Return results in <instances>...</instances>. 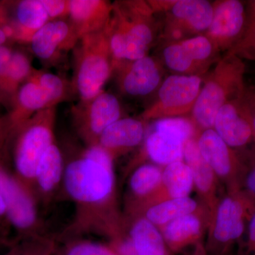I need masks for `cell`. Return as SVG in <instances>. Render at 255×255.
Segmentation results:
<instances>
[{
    "mask_svg": "<svg viewBox=\"0 0 255 255\" xmlns=\"http://www.w3.org/2000/svg\"><path fill=\"white\" fill-rule=\"evenodd\" d=\"M245 97L251 109L255 130V87H246Z\"/></svg>",
    "mask_w": 255,
    "mask_h": 255,
    "instance_id": "60d3db41",
    "label": "cell"
},
{
    "mask_svg": "<svg viewBox=\"0 0 255 255\" xmlns=\"http://www.w3.org/2000/svg\"><path fill=\"white\" fill-rule=\"evenodd\" d=\"M162 37L167 43L204 34L213 17V4L206 0H175L164 13Z\"/></svg>",
    "mask_w": 255,
    "mask_h": 255,
    "instance_id": "ba28073f",
    "label": "cell"
},
{
    "mask_svg": "<svg viewBox=\"0 0 255 255\" xmlns=\"http://www.w3.org/2000/svg\"><path fill=\"white\" fill-rule=\"evenodd\" d=\"M219 53L209 38L201 34L167 43L162 56L166 66L179 75L201 77Z\"/></svg>",
    "mask_w": 255,
    "mask_h": 255,
    "instance_id": "9c48e42d",
    "label": "cell"
},
{
    "mask_svg": "<svg viewBox=\"0 0 255 255\" xmlns=\"http://www.w3.org/2000/svg\"><path fill=\"white\" fill-rule=\"evenodd\" d=\"M56 107L40 111L15 133L14 175L31 190L38 162L55 143Z\"/></svg>",
    "mask_w": 255,
    "mask_h": 255,
    "instance_id": "5b68a950",
    "label": "cell"
},
{
    "mask_svg": "<svg viewBox=\"0 0 255 255\" xmlns=\"http://www.w3.org/2000/svg\"><path fill=\"white\" fill-rule=\"evenodd\" d=\"M11 242L8 241L6 238L0 236V246H9Z\"/></svg>",
    "mask_w": 255,
    "mask_h": 255,
    "instance_id": "b9f144b4",
    "label": "cell"
},
{
    "mask_svg": "<svg viewBox=\"0 0 255 255\" xmlns=\"http://www.w3.org/2000/svg\"><path fill=\"white\" fill-rule=\"evenodd\" d=\"M144 134L145 129L142 121L122 118L105 129L97 144L113 157L116 152L138 145L143 140Z\"/></svg>",
    "mask_w": 255,
    "mask_h": 255,
    "instance_id": "44dd1931",
    "label": "cell"
},
{
    "mask_svg": "<svg viewBox=\"0 0 255 255\" xmlns=\"http://www.w3.org/2000/svg\"><path fill=\"white\" fill-rule=\"evenodd\" d=\"M202 85L201 77L172 75L159 87L157 99L143 113L144 120L182 117L193 109Z\"/></svg>",
    "mask_w": 255,
    "mask_h": 255,
    "instance_id": "8992f818",
    "label": "cell"
},
{
    "mask_svg": "<svg viewBox=\"0 0 255 255\" xmlns=\"http://www.w3.org/2000/svg\"><path fill=\"white\" fill-rule=\"evenodd\" d=\"M41 2L49 16L50 21L68 17L70 0H41Z\"/></svg>",
    "mask_w": 255,
    "mask_h": 255,
    "instance_id": "e575fe53",
    "label": "cell"
},
{
    "mask_svg": "<svg viewBox=\"0 0 255 255\" xmlns=\"http://www.w3.org/2000/svg\"><path fill=\"white\" fill-rule=\"evenodd\" d=\"M65 168L61 151L55 142L38 162L33 186L36 185L43 194H50L63 183Z\"/></svg>",
    "mask_w": 255,
    "mask_h": 255,
    "instance_id": "7402d4cb",
    "label": "cell"
},
{
    "mask_svg": "<svg viewBox=\"0 0 255 255\" xmlns=\"http://www.w3.org/2000/svg\"><path fill=\"white\" fill-rule=\"evenodd\" d=\"M111 247L120 255H166L162 236L147 219L134 224L130 237L116 242Z\"/></svg>",
    "mask_w": 255,
    "mask_h": 255,
    "instance_id": "ac0fdd59",
    "label": "cell"
},
{
    "mask_svg": "<svg viewBox=\"0 0 255 255\" xmlns=\"http://www.w3.org/2000/svg\"><path fill=\"white\" fill-rule=\"evenodd\" d=\"M159 169L152 164H145L137 168L130 178V189L137 196L148 194L161 180Z\"/></svg>",
    "mask_w": 255,
    "mask_h": 255,
    "instance_id": "4dcf8cb0",
    "label": "cell"
},
{
    "mask_svg": "<svg viewBox=\"0 0 255 255\" xmlns=\"http://www.w3.org/2000/svg\"><path fill=\"white\" fill-rule=\"evenodd\" d=\"M79 38L68 20L57 19L48 21L32 37L30 46L38 59L53 63L60 55L74 49Z\"/></svg>",
    "mask_w": 255,
    "mask_h": 255,
    "instance_id": "5bb4252c",
    "label": "cell"
},
{
    "mask_svg": "<svg viewBox=\"0 0 255 255\" xmlns=\"http://www.w3.org/2000/svg\"><path fill=\"white\" fill-rule=\"evenodd\" d=\"M247 22L244 33L240 41L228 53L242 60L255 61V0L246 3Z\"/></svg>",
    "mask_w": 255,
    "mask_h": 255,
    "instance_id": "f1b7e54d",
    "label": "cell"
},
{
    "mask_svg": "<svg viewBox=\"0 0 255 255\" xmlns=\"http://www.w3.org/2000/svg\"><path fill=\"white\" fill-rule=\"evenodd\" d=\"M74 53L73 89L80 102L103 92L114 73V60L105 30L82 37Z\"/></svg>",
    "mask_w": 255,
    "mask_h": 255,
    "instance_id": "277c9868",
    "label": "cell"
},
{
    "mask_svg": "<svg viewBox=\"0 0 255 255\" xmlns=\"http://www.w3.org/2000/svg\"><path fill=\"white\" fill-rule=\"evenodd\" d=\"M79 133L89 145H96L105 129L122 119L120 102L113 94L103 91L73 110Z\"/></svg>",
    "mask_w": 255,
    "mask_h": 255,
    "instance_id": "30bf717a",
    "label": "cell"
},
{
    "mask_svg": "<svg viewBox=\"0 0 255 255\" xmlns=\"http://www.w3.org/2000/svg\"><path fill=\"white\" fill-rule=\"evenodd\" d=\"M248 204L238 197H228L219 208L214 236L219 244L228 245L243 236Z\"/></svg>",
    "mask_w": 255,
    "mask_h": 255,
    "instance_id": "d6986e66",
    "label": "cell"
},
{
    "mask_svg": "<svg viewBox=\"0 0 255 255\" xmlns=\"http://www.w3.org/2000/svg\"><path fill=\"white\" fill-rule=\"evenodd\" d=\"M55 255H120L111 246L97 242L78 240L57 247Z\"/></svg>",
    "mask_w": 255,
    "mask_h": 255,
    "instance_id": "1f68e13d",
    "label": "cell"
},
{
    "mask_svg": "<svg viewBox=\"0 0 255 255\" xmlns=\"http://www.w3.org/2000/svg\"><path fill=\"white\" fill-rule=\"evenodd\" d=\"M113 9L106 0H70L68 20L79 38L105 29Z\"/></svg>",
    "mask_w": 255,
    "mask_h": 255,
    "instance_id": "e0dca14e",
    "label": "cell"
},
{
    "mask_svg": "<svg viewBox=\"0 0 255 255\" xmlns=\"http://www.w3.org/2000/svg\"><path fill=\"white\" fill-rule=\"evenodd\" d=\"M54 107L49 96L32 74L18 90L7 115L4 117L9 139L35 114Z\"/></svg>",
    "mask_w": 255,
    "mask_h": 255,
    "instance_id": "9a60e30c",
    "label": "cell"
},
{
    "mask_svg": "<svg viewBox=\"0 0 255 255\" xmlns=\"http://www.w3.org/2000/svg\"><path fill=\"white\" fill-rule=\"evenodd\" d=\"M200 229V222L195 216L185 215L173 220L164 231L166 239L173 245H180L196 236Z\"/></svg>",
    "mask_w": 255,
    "mask_h": 255,
    "instance_id": "f546056e",
    "label": "cell"
},
{
    "mask_svg": "<svg viewBox=\"0 0 255 255\" xmlns=\"http://www.w3.org/2000/svg\"><path fill=\"white\" fill-rule=\"evenodd\" d=\"M56 249V242L38 235L11 242L3 255H55Z\"/></svg>",
    "mask_w": 255,
    "mask_h": 255,
    "instance_id": "83f0119b",
    "label": "cell"
},
{
    "mask_svg": "<svg viewBox=\"0 0 255 255\" xmlns=\"http://www.w3.org/2000/svg\"><path fill=\"white\" fill-rule=\"evenodd\" d=\"M13 42L29 44L32 37L50 21L41 0L7 1Z\"/></svg>",
    "mask_w": 255,
    "mask_h": 255,
    "instance_id": "2e32d148",
    "label": "cell"
},
{
    "mask_svg": "<svg viewBox=\"0 0 255 255\" xmlns=\"http://www.w3.org/2000/svg\"><path fill=\"white\" fill-rule=\"evenodd\" d=\"M252 156L253 158L252 159L251 169L247 174L245 184H246L248 192L255 198V150L253 151Z\"/></svg>",
    "mask_w": 255,
    "mask_h": 255,
    "instance_id": "f35d334b",
    "label": "cell"
},
{
    "mask_svg": "<svg viewBox=\"0 0 255 255\" xmlns=\"http://www.w3.org/2000/svg\"><path fill=\"white\" fill-rule=\"evenodd\" d=\"M201 155L213 170L221 176L235 173L239 167L236 154L214 129H207L197 141Z\"/></svg>",
    "mask_w": 255,
    "mask_h": 255,
    "instance_id": "ffe728a7",
    "label": "cell"
},
{
    "mask_svg": "<svg viewBox=\"0 0 255 255\" xmlns=\"http://www.w3.org/2000/svg\"><path fill=\"white\" fill-rule=\"evenodd\" d=\"M154 12L147 1H117L105 31L114 67L147 55L156 34Z\"/></svg>",
    "mask_w": 255,
    "mask_h": 255,
    "instance_id": "7a4b0ae2",
    "label": "cell"
},
{
    "mask_svg": "<svg viewBox=\"0 0 255 255\" xmlns=\"http://www.w3.org/2000/svg\"><path fill=\"white\" fill-rule=\"evenodd\" d=\"M213 4V17L204 35L219 52H227L240 41L246 29V3L219 0Z\"/></svg>",
    "mask_w": 255,
    "mask_h": 255,
    "instance_id": "8fae6325",
    "label": "cell"
},
{
    "mask_svg": "<svg viewBox=\"0 0 255 255\" xmlns=\"http://www.w3.org/2000/svg\"><path fill=\"white\" fill-rule=\"evenodd\" d=\"M0 191L4 197L6 218L18 238L38 236V209L33 191L4 166L0 167Z\"/></svg>",
    "mask_w": 255,
    "mask_h": 255,
    "instance_id": "52a82bcc",
    "label": "cell"
},
{
    "mask_svg": "<svg viewBox=\"0 0 255 255\" xmlns=\"http://www.w3.org/2000/svg\"><path fill=\"white\" fill-rule=\"evenodd\" d=\"M214 128L218 135L232 148H241L255 141L253 115L245 93L220 109Z\"/></svg>",
    "mask_w": 255,
    "mask_h": 255,
    "instance_id": "7c38bea8",
    "label": "cell"
},
{
    "mask_svg": "<svg viewBox=\"0 0 255 255\" xmlns=\"http://www.w3.org/2000/svg\"><path fill=\"white\" fill-rule=\"evenodd\" d=\"M184 157L197 187L203 191L209 190L213 182V169L201 155L194 138L184 144Z\"/></svg>",
    "mask_w": 255,
    "mask_h": 255,
    "instance_id": "d4e9b609",
    "label": "cell"
},
{
    "mask_svg": "<svg viewBox=\"0 0 255 255\" xmlns=\"http://www.w3.org/2000/svg\"><path fill=\"white\" fill-rule=\"evenodd\" d=\"M63 184L78 209L75 226L97 230V214L114 190L113 157L98 144L89 145L65 166Z\"/></svg>",
    "mask_w": 255,
    "mask_h": 255,
    "instance_id": "6da1fadb",
    "label": "cell"
},
{
    "mask_svg": "<svg viewBox=\"0 0 255 255\" xmlns=\"http://www.w3.org/2000/svg\"><path fill=\"white\" fill-rule=\"evenodd\" d=\"M13 49L9 45L0 46V95L2 91Z\"/></svg>",
    "mask_w": 255,
    "mask_h": 255,
    "instance_id": "8d00e7d4",
    "label": "cell"
},
{
    "mask_svg": "<svg viewBox=\"0 0 255 255\" xmlns=\"http://www.w3.org/2000/svg\"><path fill=\"white\" fill-rule=\"evenodd\" d=\"M245 255H255V210L250 220L248 241Z\"/></svg>",
    "mask_w": 255,
    "mask_h": 255,
    "instance_id": "74e56055",
    "label": "cell"
},
{
    "mask_svg": "<svg viewBox=\"0 0 255 255\" xmlns=\"http://www.w3.org/2000/svg\"><path fill=\"white\" fill-rule=\"evenodd\" d=\"M163 180L169 194L174 198L187 197L192 187V174L187 164L179 162L167 165Z\"/></svg>",
    "mask_w": 255,
    "mask_h": 255,
    "instance_id": "4316f807",
    "label": "cell"
},
{
    "mask_svg": "<svg viewBox=\"0 0 255 255\" xmlns=\"http://www.w3.org/2000/svg\"><path fill=\"white\" fill-rule=\"evenodd\" d=\"M154 128L167 130L181 137L184 142L192 139L195 133V124L184 117H173L159 119Z\"/></svg>",
    "mask_w": 255,
    "mask_h": 255,
    "instance_id": "836d02e7",
    "label": "cell"
},
{
    "mask_svg": "<svg viewBox=\"0 0 255 255\" xmlns=\"http://www.w3.org/2000/svg\"><path fill=\"white\" fill-rule=\"evenodd\" d=\"M13 42L7 1H0V46Z\"/></svg>",
    "mask_w": 255,
    "mask_h": 255,
    "instance_id": "d590c367",
    "label": "cell"
},
{
    "mask_svg": "<svg viewBox=\"0 0 255 255\" xmlns=\"http://www.w3.org/2000/svg\"><path fill=\"white\" fill-rule=\"evenodd\" d=\"M196 207L195 201L190 198H177L149 209L146 219L153 224H163L191 214Z\"/></svg>",
    "mask_w": 255,
    "mask_h": 255,
    "instance_id": "484cf974",
    "label": "cell"
},
{
    "mask_svg": "<svg viewBox=\"0 0 255 255\" xmlns=\"http://www.w3.org/2000/svg\"><path fill=\"white\" fill-rule=\"evenodd\" d=\"M7 131H6V126H5L4 117L0 116V159L4 153L5 147L9 140Z\"/></svg>",
    "mask_w": 255,
    "mask_h": 255,
    "instance_id": "ab89813d",
    "label": "cell"
},
{
    "mask_svg": "<svg viewBox=\"0 0 255 255\" xmlns=\"http://www.w3.org/2000/svg\"><path fill=\"white\" fill-rule=\"evenodd\" d=\"M185 142L172 132L154 128L145 140V150L157 163L170 164L179 162L184 157Z\"/></svg>",
    "mask_w": 255,
    "mask_h": 255,
    "instance_id": "603a6c76",
    "label": "cell"
},
{
    "mask_svg": "<svg viewBox=\"0 0 255 255\" xmlns=\"http://www.w3.org/2000/svg\"><path fill=\"white\" fill-rule=\"evenodd\" d=\"M34 70L28 55L22 50L14 49L4 87L0 95V103L9 110L18 90Z\"/></svg>",
    "mask_w": 255,
    "mask_h": 255,
    "instance_id": "cb8c5ba5",
    "label": "cell"
},
{
    "mask_svg": "<svg viewBox=\"0 0 255 255\" xmlns=\"http://www.w3.org/2000/svg\"><path fill=\"white\" fill-rule=\"evenodd\" d=\"M33 76L44 89L55 107L66 99L68 87L60 77L48 72L36 70L33 72Z\"/></svg>",
    "mask_w": 255,
    "mask_h": 255,
    "instance_id": "d6a6232c",
    "label": "cell"
},
{
    "mask_svg": "<svg viewBox=\"0 0 255 255\" xmlns=\"http://www.w3.org/2000/svg\"><path fill=\"white\" fill-rule=\"evenodd\" d=\"M120 91L130 97L152 93L162 80V67L148 55L140 59L119 64L114 70Z\"/></svg>",
    "mask_w": 255,
    "mask_h": 255,
    "instance_id": "4fadbf2b",
    "label": "cell"
},
{
    "mask_svg": "<svg viewBox=\"0 0 255 255\" xmlns=\"http://www.w3.org/2000/svg\"><path fill=\"white\" fill-rule=\"evenodd\" d=\"M244 60L226 53L210 74L192 110L193 122L207 130L214 128L216 114L223 105L244 95Z\"/></svg>",
    "mask_w": 255,
    "mask_h": 255,
    "instance_id": "3957f363",
    "label": "cell"
}]
</instances>
